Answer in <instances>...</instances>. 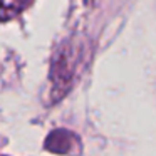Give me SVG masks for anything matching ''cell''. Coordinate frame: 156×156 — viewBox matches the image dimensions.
Instances as JSON below:
<instances>
[{
	"label": "cell",
	"mask_w": 156,
	"mask_h": 156,
	"mask_svg": "<svg viewBox=\"0 0 156 156\" xmlns=\"http://www.w3.org/2000/svg\"><path fill=\"white\" fill-rule=\"evenodd\" d=\"M74 143L76 136L72 133L66 131V129H57V131H52L49 134L47 141H45V148L52 153H57V154H66V153L72 151Z\"/></svg>",
	"instance_id": "1"
}]
</instances>
